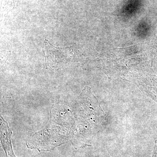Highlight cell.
Here are the masks:
<instances>
[{"mask_svg": "<svg viewBox=\"0 0 157 157\" xmlns=\"http://www.w3.org/2000/svg\"><path fill=\"white\" fill-rule=\"evenodd\" d=\"M1 118V138L3 147L7 157H15L11 147V136L12 132L8 126L7 122L2 117Z\"/></svg>", "mask_w": 157, "mask_h": 157, "instance_id": "cell-1", "label": "cell"}]
</instances>
